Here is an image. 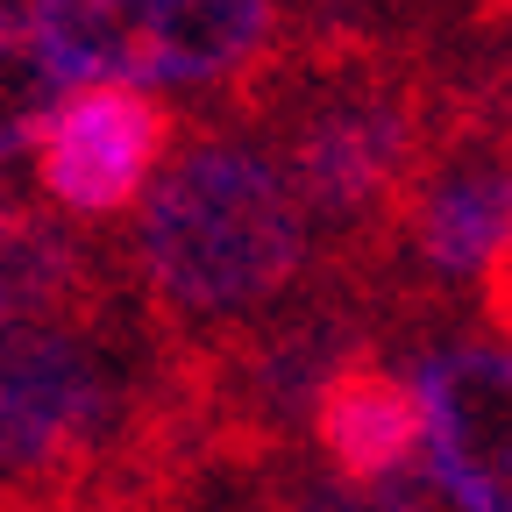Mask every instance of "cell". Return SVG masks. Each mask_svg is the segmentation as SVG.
I'll return each mask as SVG.
<instances>
[{"mask_svg": "<svg viewBox=\"0 0 512 512\" xmlns=\"http://www.w3.org/2000/svg\"><path fill=\"white\" fill-rule=\"evenodd\" d=\"M427 456L470 512H512V349L456 342L420 363Z\"/></svg>", "mask_w": 512, "mask_h": 512, "instance_id": "obj_6", "label": "cell"}, {"mask_svg": "<svg viewBox=\"0 0 512 512\" xmlns=\"http://www.w3.org/2000/svg\"><path fill=\"white\" fill-rule=\"evenodd\" d=\"M313 441L328 456L335 477L349 484H384L420 463V441H427V399L420 384L392 377L384 363H349L313 406Z\"/></svg>", "mask_w": 512, "mask_h": 512, "instance_id": "obj_7", "label": "cell"}, {"mask_svg": "<svg viewBox=\"0 0 512 512\" xmlns=\"http://www.w3.org/2000/svg\"><path fill=\"white\" fill-rule=\"evenodd\" d=\"M413 249L434 278H477L498 264V249L512 242V164L498 150L448 157L434 178H420L406 207Z\"/></svg>", "mask_w": 512, "mask_h": 512, "instance_id": "obj_8", "label": "cell"}, {"mask_svg": "<svg viewBox=\"0 0 512 512\" xmlns=\"http://www.w3.org/2000/svg\"><path fill=\"white\" fill-rule=\"evenodd\" d=\"M171 143V114L136 86H79L43 136H36V178L64 214H121L150 185L157 157Z\"/></svg>", "mask_w": 512, "mask_h": 512, "instance_id": "obj_5", "label": "cell"}, {"mask_svg": "<svg viewBox=\"0 0 512 512\" xmlns=\"http://www.w3.org/2000/svg\"><path fill=\"white\" fill-rule=\"evenodd\" d=\"M114 363L79 335L50 328L0 335V477H50L107 434L114 420Z\"/></svg>", "mask_w": 512, "mask_h": 512, "instance_id": "obj_4", "label": "cell"}, {"mask_svg": "<svg viewBox=\"0 0 512 512\" xmlns=\"http://www.w3.org/2000/svg\"><path fill=\"white\" fill-rule=\"evenodd\" d=\"M79 292H86V256L72 235L29 207L0 214V335L50 328Z\"/></svg>", "mask_w": 512, "mask_h": 512, "instance_id": "obj_9", "label": "cell"}, {"mask_svg": "<svg viewBox=\"0 0 512 512\" xmlns=\"http://www.w3.org/2000/svg\"><path fill=\"white\" fill-rule=\"evenodd\" d=\"M64 86H207L264 57L271 0H29Z\"/></svg>", "mask_w": 512, "mask_h": 512, "instance_id": "obj_2", "label": "cell"}, {"mask_svg": "<svg viewBox=\"0 0 512 512\" xmlns=\"http://www.w3.org/2000/svg\"><path fill=\"white\" fill-rule=\"evenodd\" d=\"M484 313H491V328L512 342V242L498 249V264L484 271Z\"/></svg>", "mask_w": 512, "mask_h": 512, "instance_id": "obj_13", "label": "cell"}, {"mask_svg": "<svg viewBox=\"0 0 512 512\" xmlns=\"http://www.w3.org/2000/svg\"><path fill=\"white\" fill-rule=\"evenodd\" d=\"M278 512H470V505H463V491L448 484L434 470V456H427V463L384 477V484H349L335 470L328 477H306V484H292V498Z\"/></svg>", "mask_w": 512, "mask_h": 512, "instance_id": "obj_12", "label": "cell"}, {"mask_svg": "<svg viewBox=\"0 0 512 512\" xmlns=\"http://www.w3.org/2000/svg\"><path fill=\"white\" fill-rule=\"evenodd\" d=\"M349 363H363V335L349 320H335V313L292 320V328H271L249 349V399L264 413H278V420H292V413L313 420L320 392H328Z\"/></svg>", "mask_w": 512, "mask_h": 512, "instance_id": "obj_10", "label": "cell"}, {"mask_svg": "<svg viewBox=\"0 0 512 512\" xmlns=\"http://www.w3.org/2000/svg\"><path fill=\"white\" fill-rule=\"evenodd\" d=\"M0 214H15V185H8V171H0Z\"/></svg>", "mask_w": 512, "mask_h": 512, "instance_id": "obj_14", "label": "cell"}, {"mask_svg": "<svg viewBox=\"0 0 512 512\" xmlns=\"http://www.w3.org/2000/svg\"><path fill=\"white\" fill-rule=\"evenodd\" d=\"M306 264V207L242 143L185 150L143 200V271L178 313H249Z\"/></svg>", "mask_w": 512, "mask_h": 512, "instance_id": "obj_1", "label": "cell"}, {"mask_svg": "<svg viewBox=\"0 0 512 512\" xmlns=\"http://www.w3.org/2000/svg\"><path fill=\"white\" fill-rule=\"evenodd\" d=\"M57 86H64V79L50 72V57H43V43H36V22L15 15L8 0H0V157L43 136V121L64 107Z\"/></svg>", "mask_w": 512, "mask_h": 512, "instance_id": "obj_11", "label": "cell"}, {"mask_svg": "<svg viewBox=\"0 0 512 512\" xmlns=\"http://www.w3.org/2000/svg\"><path fill=\"white\" fill-rule=\"evenodd\" d=\"M427 136H420V107L392 86H342L328 100H313L292 136H285V185L299 192L306 221H384L399 200L413 207L420 192V164Z\"/></svg>", "mask_w": 512, "mask_h": 512, "instance_id": "obj_3", "label": "cell"}, {"mask_svg": "<svg viewBox=\"0 0 512 512\" xmlns=\"http://www.w3.org/2000/svg\"><path fill=\"white\" fill-rule=\"evenodd\" d=\"M505 114H512V64H505Z\"/></svg>", "mask_w": 512, "mask_h": 512, "instance_id": "obj_15", "label": "cell"}]
</instances>
